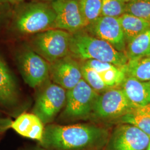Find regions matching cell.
Listing matches in <instances>:
<instances>
[{
	"mask_svg": "<svg viewBox=\"0 0 150 150\" xmlns=\"http://www.w3.org/2000/svg\"><path fill=\"white\" fill-rule=\"evenodd\" d=\"M109 136L106 129L94 125H48L39 142L46 150H100Z\"/></svg>",
	"mask_w": 150,
	"mask_h": 150,
	"instance_id": "6da1fadb",
	"label": "cell"
},
{
	"mask_svg": "<svg viewBox=\"0 0 150 150\" xmlns=\"http://www.w3.org/2000/svg\"><path fill=\"white\" fill-rule=\"evenodd\" d=\"M70 55L83 61L94 59L123 68L128 62L124 52L116 50L110 44L96 38L84 28L71 33Z\"/></svg>",
	"mask_w": 150,
	"mask_h": 150,
	"instance_id": "7a4b0ae2",
	"label": "cell"
},
{
	"mask_svg": "<svg viewBox=\"0 0 150 150\" xmlns=\"http://www.w3.org/2000/svg\"><path fill=\"white\" fill-rule=\"evenodd\" d=\"M56 14L48 2L32 0L18 4L12 17L13 30L21 35L32 36L55 28Z\"/></svg>",
	"mask_w": 150,
	"mask_h": 150,
	"instance_id": "3957f363",
	"label": "cell"
},
{
	"mask_svg": "<svg viewBox=\"0 0 150 150\" xmlns=\"http://www.w3.org/2000/svg\"><path fill=\"white\" fill-rule=\"evenodd\" d=\"M71 33L52 28L32 35L28 44L49 64L70 55Z\"/></svg>",
	"mask_w": 150,
	"mask_h": 150,
	"instance_id": "277c9868",
	"label": "cell"
},
{
	"mask_svg": "<svg viewBox=\"0 0 150 150\" xmlns=\"http://www.w3.org/2000/svg\"><path fill=\"white\" fill-rule=\"evenodd\" d=\"M17 66L27 85L32 88L42 85L50 77V64L29 45H24L16 54Z\"/></svg>",
	"mask_w": 150,
	"mask_h": 150,
	"instance_id": "5b68a950",
	"label": "cell"
},
{
	"mask_svg": "<svg viewBox=\"0 0 150 150\" xmlns=\"http://www.w3.org/2000/svg\"><path fill=\"white\" fill-rule=\"evenodd\" d=\"M39 91L33 108V113L44 125L52 122L57 114L64 107L67 91L62 87L51 82H46Z\"/></svg>",
	"mask_w": 150,
	"mask_h": 150,
	"instance_id": "8992f818",
	"label": "cell"
},
{
	"mask_svg": "<svg viewBox=\"0 0 150 150\" xmlns=\"http://www.w3.org/2000/svg\"><path fill=\"white\" fill-rule=\"evenodd\" d=\"M134 110L121 88H112L98 95L91 116L100 120L119 119Z\"/></svg>",
	"mask_w": 150,
	"mask_h": 150,
	"instance_id": "52a82bcc",
	"label": "cell"
},
{
	"mask_svg": "<svg viewBox=\"0 0 150 150\" xmlns=\"http://www.w3.org/2000/svg\"><path fill=\"white\" fill-rule=\"evenodd\" d=\"M98 95L82 79L76 86L67 91L66 103L61 116L74 120L91 116Z\"/></svg>",
	"mask_w": 150,
	"mask_h": 150,
	"instance_id": "ba28073f",
	"label": "cell"
},
{
	"mask_svg": "<svg viewBox=\"0 0 150 150\" xmlns=\"http://www.w3.org/2000/svg\"><path fill=\"white\" fill-rule=\"evenodd\" d=\"M150 137L132 125H119L110 135L106 150H146Z\"/></svg>",
	"mask_w": 150,
	"mask_h": 150,
	"instance_id": "9c48e42d",
	"label": "cell"
},
{
	"mask_svg": "<svg viewBox=\"0 0 150 150\" xmlns=\"http://www.w3.org/2000/svg\"><path fill=\"white\" fill-rule=\"evenodd\" d=\"M80 0H53L50 2L56 14L55 28L73 33L86 27L81 10Z\"/></svg>",
	"mask_w": 150,
	"mask_h": 150,
	"instance_id": "30bf717a",
	"label": "cell"
},
{
	"mask_svg": "<svg viewBox=\"0 0 150 150\" xmlns=\"http://www.w3.org/2000/svg\"><path fill=\"white\" fill-rule=\"evenodd\" d=\"M85 29L110 44L116 50L125 53L127 44L118 18L101 16Z\"/></svg>",
	"mask_w": 150,
	"mask_h": 150,
	"instance_id": "8fae6325",
	"label": "cell"
},
{
	"mask_svg": "<svg viewBox=\"0 0 150 150\" xmlns=\"http://www.w3.org/2000/svg\"><path fill=\"white\" fill-rule=\"evenodd\" d=\"M50 76L54 83L69 91L82 79L81 64L68 55L50 64Z\"/></svg>",
	"mask_w": 150,
	"mask_h": 150,
	"instance_id": "7c38bea8",
	"label": "cell"
},
{
	"mask_svg": "<svg viewBox=\"0 0 150 150\" xmlns=\"http://www.w3.org/2000/svg\"><path fill=\"white\" fill-rule=\"evenodd\" d=\"M20 101V92L16 78L0 56V106L11 110L17 107Z\"/></svg>",
	"mask_w": 150,
	"mask_h": 150,
	"instance_id": "4fadbf2b",
	"label": "cell"
},
{
	"mask_svg": "<svg viewBox=\"0 0 150 150\" xmlns=\"http://www.w3.org/2000/svg\"><path fill=\"white\" fill-rule=\"evenodd\" d=\"M121 86L134 109L150 104V82L126 76Z\"/></svg>",
	"mask_w": 150,
	"mask_h": 150,
	"instance_id": "5bb4252c",
	"label": "cell"
},
{
	"mask_svg": "<svg viewBox=\"0 0 150 150\" xmlns=\"http://www.w3.org/2000/svg\"><path fill=\"white\" fill-rule=\"evenodd\" d=\"M45 125L34 113H24L12 122L11 128L18 134L40 142L43 137Z\"/></svg>",
	"mask_w": 150,
	"mask_h": 150,
	"instance_id": "9a60e30c",
	"label": "cell"
},
{
	"mask_svg": "<svg viewBox=\"0 0 150 150\" xmlns=\"http://www.w3.org/2000/svg\"><path fill=\"white\" fill-rule=\"evenodd\" d=\"M83 62L96 72L108 89L121 86L126 77L122 68L115 64L94 59L83 61Z\"/></svg>",
	"mask_w": 150,
	"mask_h": 150,
	"instance_id": "2e32d148",
	"label": "cell"
},
{
	"mask_svg": "<svg viewBox=\"0 0 150 150\" xmlns=\"http://www.w3.org/2000/svg\"><path fill=\"white\" fill-rule=\"evenodd\" d=\"M126 44L150 27V22L125 13L118 18Z\"/></svg>",
	"mask_w": 150,
	"mask_h": 150,
	"instance_id": "e0dca14e",
	"label": "cell"
},
{
	"mask_svg": "<svg viewBox=\"0 0 150 150\" xmlns=\"http://www.w3.org/2000/svg\"><path fill=\"white\" fill-rule=\"evenodd\" d=\"M150 53V27L127 44L125 54L128 60L148 57Z\"/></svg>",
	"mask_w": 150,
	"mask_h": 150,
	"instance_id": "ac0fdd59",
	"label": "cell"
},
{
	"mask_svg": "<svg viewBox=\"0 0 150 150\" xmlns=\"http://www.w3.org/2000/svg\"><path fill=\"white\" fill-rule=\"evenodd\" d=\"M122 69L126 76L139 81L150 82V58L148 57L129 60Z\"/></svg>",
	"mask_w": 150,
	"mask_h": 150,
	"instance_id": "d6986e66",
	"label": "cell"
},
{
	"mask_svg": "<svg viewBox=\"0 0 150 150\" xmlns=\"http://www.w3.org/2000/svg\"><path fill=\"white\" fill-rule=\"evenodd\" d=\"M121 122L132 125L150 137V115L136 109L118 119Z\"/></svg>",
	"mask_w": 150,
	"mask_h": 150,
	"instance_id": "ffe728a7",
	"label": "cell"
},
{
	"mask_svg": "<svg viewBox=\"0 0 150 150\" xmlns=\"http://www.w3.org/2000/svg\"><path fill=\"white\" fill-rule=\"evenodd\" d=\"M80 4L86 27L101 16L102 0H80Z\"/></svg>",
	"mask_w": 150,
	"mask_h": 150,
	"instance_id": "44dd1931",
	"label": "cell"
},
{
	"mask_svg": "<svg viewBox=\"0 0 150 150\" xmlns=\"http://www.w3.org/2000/svg\"><path fill=\"white\" fill-rule=\"evenodd\" d=\"M81 67L82 79L94 91L100 94L108 90L107 86L101 80L95 70L87 66L83 62L81 64Z\"/></svg>",
	"mask_w": 150,
	"mask_h": 150,
	"instance_id": "7402d4cb",
	"label": "cell"
},
{
	"mask_svg": "<svg viewBox=\"0 0 150 150\" xmlns=\"http://www.w3.org/2000/svg\"><path fill=\"white\" fill-rule=\"evenodd\" d=\"M126 13L150 22V0H134L126 4Z\"/></svg>",
	"mask_w": 150,
	"mask_h": 150,
	"instance_id": "603a6c76",
	"label": "cell"
},
{
	"mask_svg": "<svg viewBox=\"0 0 150 150\" xmlns=\"http://www.w3.org/2000/svg\"><path fill=\"white\" fill-rule=\"evenodd\" d=\"M126 6L123 0H102L101 16L119 18L126 13Z\"/></svg>",
	"mask_w": 150,
	"mask_h": 150,
	"instance_id": "cb8c5ba5",
	"label": "cell"
},
{
	"mask_svg": "<svg viewBox=\"0 0 150 150\" xmlns=\"http://www.w3.org/2000/svg\"><path fill=\"white\" fill-rule=\"evenodd\" d=\"M11 123L12 121L9 118L4 117L0 113V133L11 127Z\"/></svg>",
	"mask_w": 150,
	"mask_h": 150,
	"instance_id": "d4e9b609",
	"label": "cell"
},
{
	"mask_svg": "<svg viewBox=\"0 0 150 150\" xmlns=\"http://www.w3.org/2000/svg\"><path fill=\"white\" fill-rule=\"evenodd\" d=\"M26 0H0V3L6 4H20L25 2Z\"/></svg>",
	"mask_w": 150,
	"mask_h": 150,
	"instance_id": "484cf974",
	"label": "cell"
},
{
	"mask_svg": "<svg viewBox=\"0 0 150 150\" xmlns=\"http://www.w3.org/2000/svg\"><path fill=\"white\" fill-rule=\"evenodd\" d=\"M136 110L142 112L146 113L150 115V104L144 106V107H139L138 108H136Z\"/></svg>",
	"mask_w": 150,
	"mask_h": 150,
	"instance_id": "4316f807",
	"label": "cell"
},
{
	"mask_svg": "<svg viewBox=\"0 0 150 150\" xmlns=\"http://www.w3.org/2000/svg\"><path fill=\"white\" fill-rule=\"evenodd\" d=\"M31 150H46L45 149H44L43 148H42L41 147H35V149H32Z\"/></svg>",
	"mask_w": 150,
	"mask_h": 150,
	"instance_id": "83f0119b",
	"label": "cell"
},
{
	"mask_svg": "<svg viewBox=\"0 0 150 150\" xmlns=\"http://www.w3.org/2000/svg\"><path fill=\"white\" fill-rule=\"evenodd\" d=\"M123 1L126 4H127V3H129V2H131V1H132L134 0H123Z\"/></svg>",
	"mask_w": 150,
	"mask_h": 150,
	"instance_id": "f1b7e54d",
	"label": "cell"
},
{
	"mask_svg": "<svg viewBox=\"0 0 150 150\" xmlns=\"http://www.w3.org/2000/svg\"><path fill=\"white\" fill-rule=\"evenodd\" d=\"M39 1H45V2H51V1H53V0H39Z\"/></svg>",
	"mask_w": 150,
	"mask_h": 150,
	"instance_id": "f546056e",
	"label": "cell"
},
{
	"mask_svg": "<svg viewBox=\"0 0 150 150\" xmlns=\"http://www.w3.org/2000/svg\"><path fill=\"white\" fill-rule=\"evenodd\" d=\"M146 150H150V143H149V145L148 146V147H147V149H146Z\"/></svg>",
	"mask_w": 150,
	"mask_h": 150,
	"instance_id": "4dcf8cb0",
	"label": "cell"
},
{
	"mask_svg": "<svg viewBox=\"0 0 150 150\" xmlns=\"http://www.w3.org/2000/svg\"><path fill=\"white\" fill-rule=\"evenodd\" d=\"M148 57H149V58H150V54H149V56H148Z\"/></svg>",
	"mask_w": 150,
	"mask_h": 150,
	"instance_id": "1f68e13d",
	"label": "cell"
}]
</instances>
